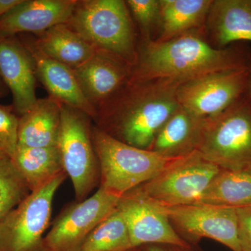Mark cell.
<instances>
[{
    "label": "cell",
    "instance_id": "obj_1",
    "mask_svg": "<svg viewBox=\"0 0 251 251\" xmlns=\"http://www.w3.org/2000/svg\"><path fill=\"white\" fill-rule=\"evenodd\" d=\"M251 57V50L246 43L221 49L214 47L205 29L164 42L139 41L138 62L130 80L166 79L184 84L213 73L247 69Z\"/></svg>",
    "mask_w": 251,
    "mask_h": 251
},
{
    "label": "cell",
    "instance_id": "obj_2",
    "mask_svg": "<svg viewBox=\"0 0 251 251\" xmlns=\"http://www.w3.org/2000/svg\"><path fill=\"white\" fill-rule=\"evenodd\" d=\"M182 84L166 79L130 80L97 112L94 121L112 138L150 150L161 127L179 108L177 90Z\"/></svg>",
    "mask_w": 251,
    "mask_h": 251
},
{
    "label": "cell",
    "instance_id": "obj_3",
    "mask_svg": "<svg viewBox=\"0 0 251 251\" xmlns=\"http://www.w3.org/2000/svg\"><path fill=\"white\" fill-rule=\"evenodd\" d=\"M68 25L99 50L134 68L139 36L124 0H78Z\"/></svg>",
    "mask_w": 251,
    "mask_h": 251
},
{
    "label": "cell",
    "instance_id": "obj_4",
    "mask_svg": "<svg viewBox=\"0 0 251 251\" xmlns=\"http://www.w3.org/2000/svg\"><path fill=\"white\" fill-rule=\"evenodd\" d=\"M92 138L100 186L120 197L153 179L176 159L122 143L97 126L92 128Z\"/></svg>",
    "mask_w": 251,
    "mask_h": 251
},
{
    "label": "cell",
    "instance_id": "obj_5",
    "mask_svg": "<svg viewBox=\"0 0 251 251\" xmlns=\"http://www.w3.org/2000/svg\"><path fill=\"white\" fill-rule=\"evenodd\" d=\"M198 152L224 170L251 169V97L249 93L209 118Z\"/></svg>",
    "mask_w": 251,
    "mask_h": 251
},
{
    "label": "cell",
    "instance_id": "obj_6",
    "mask_svg": "<svg viewBox=\"0 0 251 251\" xmlns=\"http://www.w3.org/2000/svg\"><path fill=\"white\" fill-rule=\"evenodd\" d=\"M221 168L198 151L176 158L153 179L131 191L162 206L197 204Z\"/></svg>",
    "mask_w": 251,
    "mask_h": 251
},
{
    "label": "cell",
    "instance_id": "obj_7",
    "mask_svg": "<svg viewBox=\"0 0 251 251\" xmlns=\"http://www.w3.org/2000/svg\"><path fill=\"white\" fill-rule=\"evenodd\" d=\"M66 175L62 172L30 192L0 221V251H44L43 236L50 221L54 196Z\"/></svg>",
    "mask_w": 251,
    "mask_h": 251
},
{
    "label": "cell",
    "instance_id": "obj_8",
    "mask_svg": "<svg viewBox=\"0 0 251 251\" xmlns=\"http://www.w3.org/2000/svg\"><path fill=\"white\" fill-rule=\"evenodd\" d=\"M91 120L87 114L62 105L57 147L63 169L72 180L80 202L93 188L99 168L92 142Z\"/></svg>",
    "mask_w": 251,
    "mask_h": 251
},
{
    "label": "cell",
    "instance_id": "obj_9",
    "mask_svg": "<svg viewBox=\"0 0 251 251\" xmlns=\"http://www.w3.org/2000/svg\"><path fill=\"white\" fill-rule=\"evenodd\" d=\"M249 69L207 74L180 85V106L196 116L216 117L237 101L249 90Z\"/></svg>",
    "mask_w": 251,
    "mask_h": 251
},
{
    "label": "cell",
    "instance_id": "obj_10",
    "mask_svg": "<svg viewBox=\"0 0 251 251\" xmlns=\"http://www.w3.org/2000/svg\"><path fill=\"white\" fill-rule=\"evenodd\" d=\"M157 205L176 227L175 230L190 242L206 238L232 251H241L237 208L203 204Z\"/></svg>",
    "mask_w": 251,
    "mask_h": 251
},
{
    "label": "cell",
    "instance_id": "obj_11",
    "mask_svg": "<svg viewBox=\"0 0 251 251\" xmlns=\"http://www.w3.org/2000/svg\"><path fill=\"white\" fill-rule=\"evenodd\" d=\"M120 198L100 186L90 198L71 206L44 238V251L76 250L88 234L116 210Z\"/></svg>",
    "mask_w": 251,
    "mask_h": 251
},
{
    "label": "cell",
    "instance_id": "obj_12",
    "mask_svg": "<svg viewBox=\"0 0 251 251\" xmlns=\"http://www.w3.org/2000/svg\"><path fill=\"white\" fill-rule=\"evenodd\" d=\"M117 209L125 219L133 249L151 245L188 247L159 206L133 191L120 198Z\"/></svg>",
    "mask_w": 251,
    "mask_h": 251
},
{
    "label": "cell",
    "instance_id": "obj_13",
    "mask_svg": "<svg viewBox=\"0 0 251 251\" xmlns=\"http://www.w3.org/2000/svg\"><path fill=\"white\" fill-rule=\"evenodd\" d=\"M133 69L114 54L97 49L87 62L72 70L85 98L97 114L125 88Z\"/></svg>",
    "mask_w": 251,
    "mask_h": 251
},
{
    "label": "cell",
    "instance_id": "obj_14",
    "mask_svg": "<svg viewBox=\"0 0 251 251\" xmlns=\"http://www.w3.org/2000/svg\"><path fill=\"white\" fill-rule=\"evenodd\" d=\"M0 76L11 91L14 112L23 115L37 101L35 66L19 37L0 36Z\"/></svg>",
    "mask_w": 251,
    "mask_h": 251
},
{
    "label": "cell",
    "instance_id": "obj_15",
    "mask_svg": "<svg viewBox=\"0 0 251 251\" xmlns=\"http://www.w3.org/2000/svg\"><path fill=\"white\" fill-rule=\"evenodd\" d=\"M18 37L30 53L35 66L36 77L49 97L95 120V110L85 98L72 69L43 53L36 46L33 36L23 34Z\"/></svg>",
    "mask_w": 251,
    "mask_h": 251
},
{
    "label": "cell",
    "instance_id": "obj_16",
    "mask_svg": "<svg viewBox=\"0 0 251 251\" xmlns=\"http://www.w3.org/2000/svg\"><path fill=\"white\" fill-rule=\"evenodd\" d=\"M78 0H23L0 18V36L39 35L69 23Z\"/></svg>",
    "mask_w": 251,
    "mask_h": 251
},
{
    "label": "cell",
    "instance_id": "obj_17",
    "mask_svg": "<svg viewBox=\"0 0 251 251\" xmlns=\"http://www.w3.org/2000/svg\"><path fill=\"white\" fill-rule=\"evenodd\" d=\"M205 30L217 49L251 42V0H213Z\"/></svg>",
    "mask_w": 251,
    "mask_h": 251
},
{
    "label": "cell",
    "instance_id": "obj_18",
    "mask_svg": "<svg viewBox=\"0 0 251 251\" xmlns=\"http://www.w3.org/2000/svg\"><path fill=\"white\" fill-rule=\"evenodd\" d=\"M208 120L179 106L158 132L150 150L171 159L198 151Z\"/></svg>",
    "mask_w": 251,
    "mask_h": 251
},
{
    "label": "cell",
    "instance_id": "obj_19",
    "mask_svg": "<svg viewBox=\"0 0 251 251\" xmlns=\"http://www.w3.org/2000/svg\"><path fill=\"white\" fill-rule=\"evenodd\" d=\"M62 104L47 97L38 99L18 122V145L23 148L57 147L60 128Z\"/></svg>",
    "mask_w": 251,
    "mask_h": 251
},
{
    "label": "cell",
    "instance_id": "obj_20",
    "mask_svg": "<svg viewBox=\"0 0 251 251\" xmlns=\"http://www.w3.org/2000/svg\"><path fill=\"white\" fill-rule=\"evenodd\" d=\"M213 0H160L158 36L164 42L190 31L205 29Z\"/></svg>",
    "mask_w": 251,
    "mask_h": 251
},
{
    "label": "cell",
    "instance_id": "obj_21",
    "mask_svg": "<svg viewBox=\"0 0 251 251\" xmlns=\"http://www.w3.org/2000/svg\"><path fill=\"white\" fill-rule=\"evenodd\" d=\"M36 36L34 43L43 53L72 69L87 62L97 50L67 23Z\"/></svg>",
    "mask_w": 251,
    "mask_h": 251
},
{
    "label": "cell",
    "instance_id": "obj_22",
    "mask_svg": "<svg viewBox=\"0 0 251 251\" xmlns=\"http://www.w3.org/2000/svg\"><path fill=\"white\" fill-rule=\"evenodd\" d=\"M197 204L234 208L251 206V169H221Z\"/></svg>",
    "mask_w": 251,
    "mask_h": 251
},
{
    "label": "cell",
    "instance_id": "obj_23",
    "mask_svg": "<svg viewBox=\"0 0 251 251\" xmlns=\"http://www.w3.org/2000/svg\"><path fill=\"white\" fill-rule=\"evenodd\" d=\"M11 160L30 192L64 172L57 147L30 148L18 146Z\"/></svg>",
    "mask_w": 251,
    "mask_h": 251
},
{
    "label": "cell",
    "instance_id": "obj_24",
    "mask_svg": "<svg viewBox=\"0 0 251 251\" xmlns=\"http://www.w3.org/2000/svg\"><path fill=\"white\" fill-rule=\"evenodd\" d=\"M131 249L126 224L117 208L88 234L75 251H126Z\"/></svg>",
    "mask_w": 251,
    "mask_h": 251
},
{
    "label": "cell",
    "instance_id": "obj_25",
    "mask_svg": "<svg viewBox=\"0 0 251 251\" xmlns=\"http://www.w3.org/2000/svg\"><path fill=\"white\" fill-rule=\"evenodd\" d=\"M30 192L11 158L0 159V221Z\"/></svg>",
    "mask_w": 251,
    "mask_h": 251
},
{
    "label": "cell",
    "instance_id": "obj_26",
    "mask_svg": "<svg viewBox=\"0 0 251 251\" xmlns=\"http://www.w3.org/2000/svg\"><path fill=\"white\" fill-rule=\"evenodd\" d=\"M126 2L139 29L140 41L153 40L159 22L160 0H127Z\"/></svg>",
    "mask_w": 251,
    "mask_h": 251
},
{
    "label": "cell",
    "instance_id": "obj_27",
    "mask_svg": "<svg viewBox=\"0 0 251 251\" xmlns=\"http://www.w3.org/2000/svg\"><path fill=\"white\" fill-rule=\"evenodd\" d=\"M18 122L12 105H0V159L12 158L18 145Z\"/></svg>",
    "mask_w": 251,
    "mask_h": 251
},
{
    "label": "cell",
    "instance_id": "obj_28",
    "mask_svg": "<svg viewBox=\"0 0 251 251\" xmlns=\"http://www.w3.org/2000/svg\"><path fill=\"white\" fill-rule=\"evenodd\" d=\"M241 251H251V206L237 208Z\"/></svg>",
    "mask_w": 251,
    "mask_h": 251
},
{
    "label": "cell",
    "instance_id": "obj_29",
    "mask_svg": "<svg viewBox=\"0 0 251 251\" xmlns=\"http://www.w3.org/2000/svg\"><path fill=\"white\" fill-rule=\"evenodd\" d=\"M145 251H200L192 244L188 247L167 245V244H151L145 246Z\"/></svg>",
    "mask_w": 251,
    "mask_h": 251
},
{
    "label": "cell",
    "instance_id": "obj_30",
    "mask_svg": "<svg viewBox=\"0 0 251 251\" xmlns=\"http://www.w3.org/2000/svg\"><path fill=\"white\" fill-rule=\"evenodd\" d=\"M23 0H0V18L9 12L15 6L21 4Z\"/></svg>",
    "mask_w": 251,
    "mask_h": 251
},
{
    "label": "cell",
    "instance_id": "obj_31",
    "mask_svg": "<svg viewBox=\"0 0 251 251\" xmlns=\"http://www.w3.org/2000/svg\"><path fill=\"white\" fill-rule=\"evenodd\" d=\"M7 94V87L5 85L2 79L0 76V99H2Z\"/></svg>",
    "mask_w": 251,
    "mask_h": 251
},
{
    "label": "cell",
    "instance_id": "obj_32",
    "mask_svg": "<svg viewBox=\"0 0 251 251\" xmlns=\"http://www.w3.org/2000/svg\"><path fill=\"white\" fill-rule=\"evenodd\" d=\"M249 72V90H248V93L251 97V57L250 61H249V67H248Z\"/></svg>",
    "mask_w": 251,
    "mask_h": 251
},
{
    "label": "cell",
    "instance_id": "obj_33",
    "mask_svg": "<svg viewBox=\"0 0 251 251\" xmlns=\"http://www.w3.org/2000/svg\"><path fill=\"white\" fill-rule=\"evenodd\" d=\"M142 248L143 247L134 248V249H130V250L126 251H143V249H142Z\"/></svg>",
    "mask_w": 251,
    "mask_h": 251
}]
</instances>
